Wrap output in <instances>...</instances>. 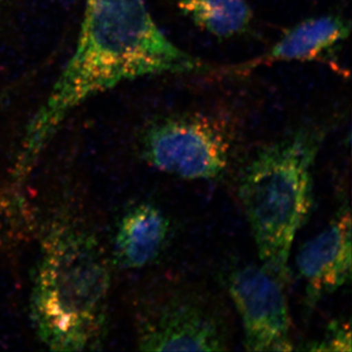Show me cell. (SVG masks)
Wrapping results in <instances>:
<instances>
[{"label": "cell", "mask_w": 352, "mask_h": 352, "mask_svg": "<svg viewBox=\"0 0 352 352\" xmlns=\"http://www.w3.org/2000/svg\"><path fill=\"white\" fill-rule=\"evenodd\" d=\"M208 69L164 36L144 0H87L76 50L25 129L16 178L29 175L66 118L88 99L143 76Z\"/></svg>", "instance_id": "obj_1"}, {"label": "cell", "mask_w": 352, "mask_h": 352, "mask_svg": "<svg viewBox=\"0 0 352 352\" xmlns=\"http://www.w3.org/2000/svg\"><path fill=\"white\" fill-rule=\"evenodd\" d=\"M110 263L96 236L59 215L41 241L32 282V327L54 351L100 349L108 333Z\"/></svg>", "instance_id": "obj_2"}, {"label": "cell", "mask_w": 352, "mask_h": 352, "mask_svg": "<svg viewBox=\"0 0 352 352\" xmlns=\"http://www.w3.org/2000/svg\"><path fill=\"white\" fill-rule=\"evenodd\" d=\"M319 126H305L259 148L241 173L238 198L261 265L286 285L296 234L314 207V168L325 139Z\"/></svg>", "instance_id": "obj_3"}, {"label": "cell", "mask_w": 352, "mask_h": 352, "mask_svg": "<svg viewBox=\"0 0 352 352\" xmlns=\"http://www.w3.org/2000/svg\"><path fill=\"white\" fill-rule=\"evenodd\" d=\"M136 344L142 351H226L230 325L212 294L197 285L171 281L139 305Z\"/></svg>", "instance_id": "obj_4"}, {"label": "cell", "mask_w": 352, "mask_h": 352, "mask_svg": "<svg viewBox=\"0 0 352 352\" xmlns=\"http://www.w3.org/2000/svg\"><path fill=\"white\" fill-rule=\"evenodd\" d=\"M234 135L226 122L204 113L157 118L141 134V157L155 170L186 180H215L227 173Z\"/></svg>", "instance_id": "obj_5"}, {"label": "cell", "mask_w": 352, "mask_h": 352, "mask_svg": "<svg viewBox=\"0 0 352 352\" xmlns=\"http://www.w3.org/2000/svg\"><path fill=\"white\" fill-rule=\"evenodd\" d=\"M284 286L263 265L244 264L227 274V291L242 321L245 351H296Z\"/></svg>", "instance_id": "obj_6"}, {"label": "cell", "mask_w": 352, "mask_h": 352, "mask_svg": "<svg viewBox=\"0 0 352 352\" xmlns=\"http://www.w3.org/2000/svg\"><path fill=\"white\" fill-rule=\"evenodd\" d=\"M351 214L349 206L340 208L332 220L296 256L298 276L305 288L309 307L346 286L351 280Z\"/></svg>", "instance_id": "obj_7"}, {"label": "cell", "mask_w": 352, "mask_h": 352, "mask_svg": "<svg viewBox=\"0 0 352 352\" xmlns=\"http://www.w3.org/2000/svg\"><path fill=\"white\" fill-rule=\"evenodd\" d=\"M170 220L148 201L131 206L120 215L113 239V261L124 270H141L156 263L170 242Z\"/></svg>", "instance_id": "obj_8"}, {"label": "cell", "mask_w": 352, "mask_h": 352, "mask_svg": "<svg viewBox=\"0 0 352 352\" xmlns=\"http://www.w3.org/2000/svg\"><path fill=\"white\" fill-rule=\"evenodd\" d=\"M351 28L349 21L338 15L309 18L285 32L282 38L261 56L232 67L228 72L243 73L277 62L311 61L346 41Z\"/></svg>", "instance_id": "obj_9"}, {"label": "cell", "mask_w": 352, "mask_h": 352, "mask_svg": "<svg viewBox=\"0 0 352 352\" xmlns=\"http://www.w3.org/2000/svg\"><path fill=\"white\" fill-rule=\"evenodd\" d=\"M178 8L197 27L217 38L242 34L254 17L247 0H179Z\"/></svg>", "instance_id": "obj_10"}, {"label": "cell", "mask_w": 352, "mask_h": 352, "mask_svg": "<svg viewBox=\"0 0 352 352\" xmlns=\"http://www.w3.org/2000/svg\"><path fill=\"white\" fill-rule=\"evenodd\" d=\"M351 329L349 321L336 320L329 324L321 340L307 344L303 351H351Z\"/></svg>", "instance_id": "obj_11"}, {"label": "cell", "mask_w": 352, "mask_h": 352, "mask_svg": "<svg viewBox=\"0 0 352 352\" xmlns=\"http://www.w3.org/2000/svg\"><path fill=\"white\" fill-rule=\"evenodd\" d=\"M0 1H1V0H0Z\"/></svg>", "instance_id": "obj_12"}]
</instances>
